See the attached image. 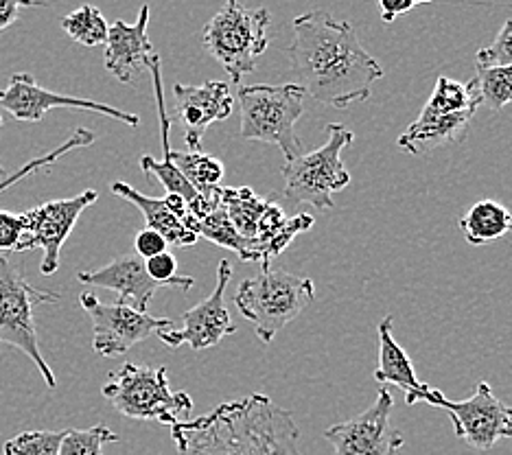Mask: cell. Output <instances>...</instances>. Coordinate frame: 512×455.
<instances>
[{"label":"cell","mask_w":512,"mask_h":455,"mask_svg":"<svg viewBox=\"0 0 512 455\" xmlns=\"http://www.w3.org/2000/svg\"><path fill=\"white\" fill-rule=\"evenodd\" d=\"M480 105L482 97L475 79H471L469 84H460V81H453L449 77H440L432 97H429L423 112L418 114V119L412 125L421 127L456 112H477Z\"/></svg>","instance_id":"obj_23"},{"label":"cell","mask_w":512,"mask_h":455,"mask_svg":"<svg viewBox=\"0 0 512 455\" xmlns=\"http://www.w3.org/2000/svg\"><path fill=\"white\" fill-rule=\"evenodd\" d=\"M475 112H456L427 125H410L407 132L399 136V149L412 156H423L438 147L462 143L469 134V125Z\"/></svg>","instance_id":"obj_22"},{"label":"cell","mask_w":512,"mask_h":455,"mask_svg":"<svg viewBox=\"0 0 512 455\" xmlns=\"http://www.w3.org/2000/svg\"><path fill=\"white\" fill-rule=\"evenodd\" d=\"M97 197L99 193L95 189H88L75 197H68V200H53L22 213L27 230L18 252L42 248L44 259L40 265V272L44 276L55 274L57 267H60L62 245L71 237L81 213H84L88 206L95 204Z\"/></svg>","instance_id":"obj_11"},{"label":"cell","mask_w":512,"mask_h":455,"mask_svg":"<svg viewBox=\"0 0 512 455\" xmlns=\"http://www.w3.org/2000/svg\"><path fill=\"white\" fill-rule=\"evenodd\" d=\"M313 226V217L307 213H300L296 217H287L285 210L278 204H270L256 228V237L250 243V250L246 256V263H261L263 267H270V261L283 254L289 243H292L300 232H307Z\"/></svg>","instance_id":"obj_20"},{"label":"cell","mask_w":512,"mask_h":455,"mask_svg":"<svg viewBox=\"0 0 512 455\" xmlns=\"http://www.w3.org/2000/svg\"><path fill=\"white\" fill-rule=\"evenodd\" d=\"M79 305L90 315L92 333H95L92 348L101 357H121L147 337L176 329L173 320L154 318V315L136 311L121 302L106 305L95 294H81Z\"/></svg>","instance_id":"obj_10"},{"label":"cell","mask_w":512,"mask_h":455,"mask_svg":"<svg viewBox=\"0 0 512 455\" xmlns=\"http://www.w3.org/2000/svg\"><path fill=\"white\" fill-rule=\"evenodd\" d=\"M62 29L71 40L84 46H101L108 40V22L101 11L92 5L79 7L62 18Z\"/></svg>","instance_id":"obj_28"},{"label":"cell","mask_w":512,"mask_h":455,"mask_svg":"<svg viewBox=\"0 0 512 455\" xmlns=\"http://www.w3.org/2000/svg\"><path fill=\"white\" fill-rule=\"evenodd\" d=\"M458 224L464 239L471 245H484L510 235L512 213L495 200H482L473 204Z\"/></svg>","instance_id":"obj_24"},{"label":"cell","mask_w":512,"mask_h":455,"mask_svg":"<svg viewBox=\"0 0 512 455\" xmlns=\"http://www.w3.org/2000/svg\"><path fill=\"white\" fill-rule=\"evenodd\" d=\"M25 230V217L0 210V252H18Z\"/></svg>","instance_id":"obj_35"},{"label":"cell","mask_w":512,"mask_h":455,"mask_svg":"<svg viewBox=\"0 0 512 455\" xmlns=\"http://www.w3.org/2000/svg\"><path fill=\"white\" fill-rule=\"evenodd\" d=\"M394 320L392 315H386L379 322V366L375 370V379L381 385H394V388L403 390L405 394V403L414 405V403H425L429 392L427 383L416 377L414 370V361L407 355V350L394 340Z\"/></svg>","instance_id":"obj_19"},{"label":"cell","mask_w":512,"mask_h":455,"mask_svg":"<svg viewBox=\"0 0 512 455\" xmlns=\"http://www.w3.org/2000/svg\"><path fill=\"white\" fill-rule=\"evenodd\" d=\"M171 158L173 165L184 175V180L197 193L215 189L221 178H224V165H221V160L211 154H204V151H171Z\"/></svg>","instance_id":"obj_27"},{"label":"cell","mask_w":512,"mask_h":455,"mask_svg":"<svg viewBox=\"0 0 512 455\" xmlns=\"http://www.w3.org/2000/svg\"><path fill=\"white\" fill-rule=\"evenodd\" d=\"M394 399L388 388H381L377 401L364 414L324 431L335 455H399L405 447L401 431L390 427Z\"/></svg>","instance_id":"obj_12"},{"label":"cell","mask_w":512,"mask_h":455,"mask_svg":"<svg viewBox=\"0 0 512 455\" xmlns=\"http://www.w3.org/2000/svg\"><path fill=\"white\" fill-rule=\"evenodd\" d=\"M313 298H316V285L311 278L263 267L256 276L241 280L235 305L243 318L252 322L256 337L263 344H270L311 305Z\"/></svg>","instance_id":"obj_3"},{"label":"cell","mask_w":512,"mask_h":455,"mask_svg":"<svg viewBox=\"0 0 512 455\" xmlns=\"http://www.w3.org/2000/svg\"><path fill=\"white\" fill-rule=\"evenodd\" d=\"M64 431H22L5 442V455H60Z\"/></svg>","instance_id":"obj_32"},{"label":"cell","mask_w":512,"mask_h":455,"mask_svg":"<svg viewBox=\"0 0 512 455\" xmlns=\"http://www.w3.org/2000/svg\"><path fill=\"white\" fill-rule=\"evenodd\" d=\"M0 123H3V121H0ZM7 175H9V173H7V169L3 167V162H0V178H3V180H5V178H7Z\"/></svg>","instance_id":"obj_39"},{"label":"cell","mask_w":512,"mask_h":455,"mask_svg":"<svg viewBox=\"0 0 512 455\" xmlns=\"http://www.w3.org/2000/svg\"><path fill=\"white\" fill-rule=\"evenodd\" d=\"M270 22L272 16L265 7H246L230 0L202 29L206 51L226 70L232 84H241L267 51Z\"/></svg>","instance_id":"obj_4"},{"label":"cell","mask_w":512,"mask_h":455,"mask_svg":"<svg viewBox=\"0 0 512 455\" xmlns=\"http://www.w3.org/2000/svg\"><path fill=\"white\" fill-rule=\"evenodd\" d=\"M167 245L169 243L165 241V237L158 235L156 230H149V228H143L134 239L136 254L141 256L143 261H149V259H154V256L167 252Z\"/></svg>","instance_id":"obj_36"},{"label":"cell","mask_w":512,"mask_h":455,"mask_svg":"<svg viewBox=\"0 0 512 455\" xmlns=\"http://www.w3.org/2000/svg\"><path fill=\"white\" fill-rule=\"evenodd\" d=\"M329 140L324 147L302 154L283 165L285 197L294 204H309L318 210L335 208L333 193L351 184V173L342 162V149L355 140V134L340 123L327 125Z\"/></svg>","instance_id":"obj_7"},{"label":"cell","mask_w":512,"mask_h":455,"mask_svg":"<svg viewBox=\"0 0 512 455\" xmlns=\"http://www.w3.org/2000/svg\"><path fill=\"white\" fill-rule=\"evenodd\" d=\"M53 108H75V110H88L112 116V119L127 123L130 127H138L141 119L132 112L116 110L108 103L79 99L71 95H57L42 88L36 79L27 73L11 75L5 90H0V110H5L9 116H14L20 123H40L44 114Z\"/></svg>","instance_id":"obj_13"},{"label":"cell","mask_w":512,"mask_h":455,"mask_svg":"<svg viewBox=\"0 0 512 455\" xmlns=\"http://www.w3.org/2000/svg\"><path fill=\"white\" fill-rule=\"evenodd\" d=\"M287 53L296 86L331 108L368 101L372 86L383 77L381 64L359 42L351 22L322 9L294 18V42Z\"/></svg>","instance_id":"obj_1"},{"label":"cell","mask_w":512,"mask_h":455,"mask_svg":"<svg viewBox=\"0 0 512 455\" xmlns=\"http://www.w3.org/2000/svg\"><path fill=\"white\" fill-rule=\"evenodd\" d=\"M38 7L40 3H11V0H0V31L11 27L18 18V11L22 7Z\"/></svg>","instance_id":"obj_38"},{"label":"cell","mask_w":512,"mask_h":455,"mask_svg":"<svg viewBox=\"0 0 512 455\" xmlns=\"http://www.w3.org/2000/svg\"><path fill=\"white\" fill-rule=\"evenodd\" d=\"M239 105L243 138L276 145L287 162L302 156L296 123L305 114V90L296 84L241 86Z\"/></svg>","instance_id":"obj_6"},{"label":"cell","mask_w":512,"mask_h":455,"mask_svg":"<svg viewBox=\"0 0 512 455\" xmlns=\"http://www.w3.org/2000/svg\"><path fill=\"white\" fill-rule=\"evenodd\" d=\"M77 280L84 285L110 289L119 296L121 305L143 313H147L151 298L160 289V285L149 278L145 261L136 252L116 256L114 261L106 267H99V270L77 272Z\"/></svg>","instance_id":"obj_16"},{"label":"cell","mask_w":512,"mask_h":455,"mask_svg":"<svg viewBox=\"0 0 512 455\" xmlns=\"http://www.w3.org/2000/svg\"><path fill=\"white\" fill-rule=\"evenodd\" d=\"M112 193L116 197H123V200L141 210L147 228L156 230L158 235L165 237L169 245H173V248H191V245H195L197 239H200L191 228H186L184 221L167 206L165 197H162V200L160 197H149L125 182H114Z\"/></svg>","instance_id":"obj_21"},{"label":"cell","mask_w":512,"mask_h":455,"mask_svg":"<svg viewBox=\"0 0 512 455\" xmlns=\"http://www.w3.org/2000/svg\"><path fill=\"white\" fill-rule=\"evenodd\" d=\"M475 62L480 68L512 66V18L506 20V25L497 33V38L491 46L477 51Z\"/></svg>","instance_id":"obj_34"},{"label":"cell","mask_w":512,"mask_h":455,"mask_svg":"<svg viewBox=\"0 0 512 455\" xmlns=\"http://www.w3.org/2000/svg\"><path fill=\"white\" fill-rule=\"evenodd\" d=\"M101 392L116 412L134 420H158L173 427L193 412L191 396L171 390L165 366L125 364L112 372Z\"/></svg>","instance_id":"obj_5"},{"label":"cell","mask_w":512,"mask_h":455,"mask_svg":"<svg viewBox=\"0 0 512 455\" xmlns=\"http://www.w3.org/2000/svg\"><path fill=\"white\" fill-rule=\"evenodd\" d=\"M418 3L414 0H381L379 7H381V18L383 22H392L397 20L401 14H407V11H412Z\"/></svg>","instance_id":"obj_37"},{"label":"cell","mask_w":512,"mask_h":455,"mask_svg":"<svg viewBox=\"0 0 512 455\" xmlns=\"http://www.w3.org/2000/svg\"><path fill=\"white\" fill-rule=\"evenodd\" d=\"M425 405L445 410L456 436L477 451H491L497 442L512 438V407L499 401L486 381L477 383L471 399L464 401H449L432 388Z\"/></svg>","instance_id":"obj_9"},{"label":"cell","mask_w":512,"mask_h":455,"mask_svg":"<svg viewBox=\"0 0 512 455\" xmlns=\"http://www.w3.org/2000/svg\"><path fill=\"white\" fill-rule=\"evenodd\" d=\"M186 226H189L197 237L211 241V243L219 245V248H226V250L237 252L239 259L246 263L250 243L246 239H241L237 235V230L232 228L226 208H224V204H221V197H219V206L215 210H211V213H208L202 219L189 221V224H186Z\"/></svg>","instance_id":"obj_26"},{"label":"cell","mask_w":512,"mask_h":455,"mask_svg":"<svg viewBox=\"0 0 512 455\" xmlns=\"http://www.w3.org/2000/svg\"><path fill=\"white\" fill-rule=\"evenodd\" d=\"M230 280L232 265L228 261H221L213 294L182 315V329L160 331V342H165L171 348L189 344L193 350H206L217 346L226 335L235 333L237 326L230 320L224 298Z\"/></svg>","instance_id":"obj_14"},{"label":"cell","mask_w":512,"mask_h":455,"mask_svg":"<svg viewBox=\"0 0 512 455\" xmlns=\"http://www.w3.org/2000/svg\"><path fill=\"white\" fill-rule=\"evenodd\" d=\"M482 103L491 110H502L512 103V66L480 68L475 77Z\"/></svg>","instance_id":"obj_31"},{"label":"cell","mask_w":512,"mask_h":455,"mask_svg":"<svg viewBox=\"0 0 512 455\" xmlns=\"http://www.w3.org/2000/svg\"><path fill=\"white\" fill-rule=\"evenodd\" d=\"M219 197L226 208L232 228L237 230V235L252 243L265 208L274 202V197H259L250 186H241V189L219 186Z\"/></svg>","instance_id":"obj_25"},{"label":"cell","mask_w":512,"mask_h":455,"mask_svg":"<svg viewBox=\"0 0 512 455\" xmlns=\"http://www.w3.org/2000/svg\"><path fill=\"white\" fill-rule=\"evenodd\" d=\"M119 440V434H114L106 425H95L90 429H68L64 431L60 455H103L106 445Z\"/></svg>","instance_id":"obj_30"},{"label":"cell","mask_w":512,"mask_h":455,"mask_svg":"<svg viewBox=\"0 0 512 455\" xmlns=\"http://www.w3.org/2000/svg\"><path fill=\"white\" fill-rule=\"evenodd\" d=\"M149 25V7L143 5L138 11L136 25H127L123 20H116L108 29L106 40V68L121 81H130L147 66V60L154 55V46L147 35Z\"/></svg>","instance_id":"obj_18"},{"label":"cell","mask_w":512,"mask_h":455,"mask_svg":"<svg viewBox=\"0 0 512 455\" xmlns=\"http://www.w3.org/2000/svg\"><path fill=\"white\" fill-rule=\"evenodd\" d=\"M230 84L206 81L202 86L176 84V119L184 125V140L189 151H202V138L208 127L226 121L235 108Z\"/></svg>","instance_id":"obj_15"},{"label":"cell","mask_w":512,"mask_h":455,"mask_svg":"<svg viewBox=\"0 0 512 455\" xmlns=\"http://www.w3.org/2000/svg\"><path fill=\"white\" fill-rule=\"evenodd\" d=\"M151 73V81H154V95H156V108H158V119H160V138H162V151H165V158L156 160L151 156L141 158V169L145 171L147 178H156L162 186L167 189V195H180L186 202V215H191L197 210L202 202V193H197L193 186L184 180L180 169L173 165L171 158V119L165 108V95H162V70H160V55L154 53L147 60L145 66Z\"/></svg>","instance_id":"obj_17"},{"label":"cell","mask_w":512,"mask_h":455,"mask_svg":"<svg viewBox=\"0 0 512 455\" xmlns=\"http://www.w3.org/2000/svg\"><path fill=\"white\" fill-rule=\"evenodd\" d=\"M147 267V274L149 278L158 283L160 287H176V289H191L195 285V278L193 276H180L178 274V261L176 256L169 254V252H162L154 259L145 261Z\"/></svg>","instance_id":"obj_33"},{"label":"cell","mask_w":512,"mask_h":455,"mask_svg":"<svg viewBox=\"0 0 512 455\" xmlns=\"http://www.w3.org/2000/svg\"><path fill=\"white\" fill-rule=\"evenodd\" d=\"M57 298L60 296L53 291L33 287L20 267L11 263L9 256L0 254V344L22 350L38 366L51 390L57 379L40 350L33 311L46 302H57Z\"/></svg>","instance_id":"obj_8"},{"label":"cell","mask_w":512,"mask_h":455,"mask_svg":"<svg viewBox=\"0 0 512 455\" xmlns=\"http://www.w3.org/2000/svg\"><path fill=\"white\" fill-rule=\"evenodd\" d=\"M180 455H305L294 416L270 396L250 394L171 427Z\"/></svg>","instance_id":"obj_2"},{"label":"cell","mask_w":512,"mask_h":455,"mask_svg":"<svg viewBox=\"0 0 512 455\" xmlns=\"http://www.w3.org/2000/svg\"><path fill=\"white\" fill-rule=\"evenodd\" d=\"M95 140H97V134L92 132V130H86V127H81V130H75V134H73L71 138H68V140H64V143H62L60 147H55L53 151H49V154H44V156H40V158L29 160L25 167H20L16 173H9L5 180H0V193L7 191L9 186L18 184L20 180H25L27 175L55 165L57 160H62L66 154H71V151L81 149V147H90L92 143H95Z\"/></svg>","instance_id":"obj_29"}]
</instances>
